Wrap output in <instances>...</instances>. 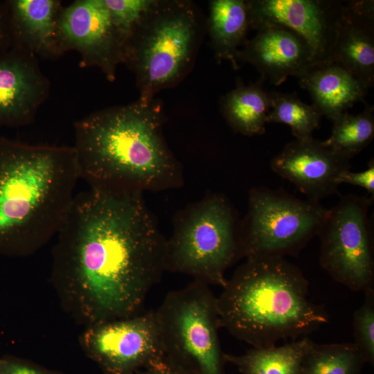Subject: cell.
<instances>
[{
  "label": "cell",
  "instance_id": "cell-1",
  "mask_svg": "<svg viewBox=\"0 0 374 374\" xmlns=\"http://www.w3.org/2000/svg\"><path fill=\"white\" fill-rule=\"evenodd\" d=\"M143 193L89 187L55 235L53 280L87 327L138 314L166 271V240Z\"/></svg>",
  "mask_w": 374,
  "mask_h": 374
},
{
  "label": "cell",
  "instance_id": "cell-2",
  "mask_svg": "<svg viewBox=\"0 0 374 374\" xmlns=\"http://www.w3.org/2000/svg\"><path fill=\"white\" fill-rule=\"evenodd\" d=\"M157 99H137L93 112L74 123L80 179L89 188L145 192L181 186L180 163L163 134Z\"/></svg>",
  "mask_w": 374,
  "mask_h": 374
},
{
  "label": "cell",
  "instance_id": "cell-3",
  "mask_svg": "<svg viewBox=\"0 0 374 374\" xmlns=\"http://www.w3.org/2000/svg\"><path fill=\"white\" fill-rule=\"evenodd\" d=\"M80 179L73 146L0 137V253L24 256L55 236Z\"/></svg>",
  "mask_w": 374,
  "mask_h": 374
},
{
  "label": "cell",
  "instance_id": "cell-4",
  "mask_svg": "<svg viewBox=\"0 0 374 374\" xmlns=\"http://www.w3.org/2000/svg\"><path fill=\"white\" fill-rule=\"evenodd\" d=\"M308 294L305 276L285 258L246 259L217 297L220 326L252 348L307 337L328 321Z\"/></svg>",
  "mask_w": 374,
  "mask_h": 374
},
{
  "label": "cell",
  "instance_id": "cell-5",
  "mask_svg": "<svg viewBox=\"0 0 374 374\" xmlns=\"http://www.w3.org/2000/svg\"><path fill=\"white\" fill-rule=\"evenodd\" d=\"M206 19L186 0H155L128 37L125 64L134 74L139 99L148 102L179 84L192 70Z\"/></svg>",
  "mask_w": 374,
  "mask_h": 374
},
{
  "label": "cell",
  "instance_id": "cell-6",
  "mask_svg": "<svg viewBox=\"0 0 374 374\" xmlns=\"http://www.w3.org/2000/svg\"><path fill=\"white\" fill-rule=\"evenodd\" d=\"M237 215L222 195L213 193L181 211L166 243V270L208 285H225L226 271L242 258Z\"/></svg>",
  "mask_w": 374,
  "mask_h": 374
},
{
  "label": "cell",
  "instance_id": "cell-7",
  "mask_svg": "<svg viewBox=\"0 0 374 374\" xmlns=\"http://www.w3.org/2000/svg\"><path fill=\"white\" fill-rule=\"evenodd\" d=\"M166 357L188 374H226L217 297L193 280L169 292L155 310Z\"/></svg>",
  "mask_w": 374,
  "mask_h": 374
},
{
  "label": "cell",
  "instance_id": "cell-8",
  "mask_svg": "<svg viewBox=\"0 0 374 374\" xmlns=\"http://www.w3.org/2000/svg\"><path fill=\"white\" fill-rule=\"evenodd\" d=\"M328 212L320 202L283 189L252 188L247 213L238 225L242 257L285 258L298 254L318 235Z\"/></svg>",
  "mask_w": 374,
  "mask_h": 374
},
{
  "label": "cell",
  "instance_id": "cell-9",
  "mask_svg": "<svg viewBox=\"0 0 374 374\" xmlns=\"http://www.w3.org/2000/svg\"><path fill=\"white\" fill-rule=\"evenodd\" d=\"M373 197L346 195L328 212L319 232L321 266L353 291L373 289V237L368 210Z\"/></svg>",
  "mask_w": 374,
  "mask_h": 374
},
{
  "label": "cell",
  "instance_id": "cell-10",
  "mask_svg": "<svg viewBox=\"0 0 374 374\" xmlns=\"http://www.w3.org/2000/svg\"><path fill=\"white\" fill-rule=\"evenodd\" d=\"M80 342L105 374H132L166 357L155 310L88 326Z\"/></svg>",
  "mask_w": 374,
  "mask_h": 374
},
{
  "label": "cell",
  "instance_id": "cell-11",
  "mask_svg": "<svg viewBox=\"0 0 374 374\" xmlns=\"http://www.w3.org/2000/svg\"><path fill=\"white\" fill-rule=\"evenodd\" d=\"M57 38L62 54L75 51L80 66L97 67L109 81L115 80L127 39L114 22L105 0H75L62 7Z\"/></svg>",
  "mask_w": 374,
  "mask_h": 374
},
{
  "label": "cell",
  "instance_id": "cell-12",
  "mask_svg": "<svg viewBox=\"0 0 374 374\" xmlns=\"http://www.w3.org/2000/svg\"><path fill=\"white\" fill-rule=\"evenodd\" d=\"M344 1L247 0L249 26L273 24L285 26L303 37L317 63L328 62L335 42Z\"/></svg>",
  "mask_w": 374,
  "mask_h": 374
},
{
  "label": "cell",
  "instance_id": "cell-13",
  "mask_svg": "<svg viewBox=\"0 0 374 374\" xmlns=\"http://www.w3.org/2000/svg\"><path fill=\"white\" fill-rule=\"evenodd\" d=\"M270 166L275 173L294 184L308 199L317 202L338 193L339 177L350 168V159L313 137L287 143L272 159Z\"/></svg>",
  "mask_w": 374,
  "mask_h": 374
},
{
  "label": "cell",
  "instance_id": "cell-14",
  "mask_svg": "<svg viewBox=\"0 0 374 374\" xmlns=\"http://www.w3.org/2000/svg\"><path fill=\"white\" fill-rule=\"evenodd\" d=\"M50 87L36 56L13 46L0 53V127L31 124Z\"/></svg>",
  "mask_w": 374,
  "mask_h": 374
},
{
  "label": "cell",
  "instance_id": "cell-15",
  "mask_svg": "<svg viewBox=\"0 0 374 374\" xmlns=\"http://www.w3.org/2000/svg\"><path fill=\"white\" fill-rule=\"evenodd\" d=\"M256 35L247 40L236 55V61L254 66L261 78L279 85L290 76L298 77L317 64L306 41L283 26L266 24L258 26Z\"/></svg>",
  "mask_w": 374,
  "mask_h": 374
},
{
  "label": "cell",
  "instance_id": "cell-16",
  "mask_svg": "<svg viewBox=\"0 0 374 374\" xmlns=\"http://www.w3.org/2000/svg\"><path fill=\"white\" fill-rule=\"evenodd\" d=\"M329 61L368 88L374 83V1H347Z\"/></svg>",
  "mask_w": 374,
  "mask_h": 374
},
{
  "label": "cell",
  "instance_id": "cell-17",
  "mask_svg": "<svg viewBox=\"0 0 374 374\" xmlns=\"http://www.w3.org/2000/svg\"><path fill=\"white\" fill-rule=\"evenodd\" d=\"M12 46L48 59L62 55L57 19L62 8L57 0H7Z\"/></svg>",
  "mask_w": 374,
  "mask_h": 374
},
{
  "label": "cell",
  "instance_id": "cell-18",
  "mask_svg": "<svg viewBox=\"0 0 374 374\" xmlns=\"http://www.w3.org/2000/svg\"><path fill=\"white\" fill-rule=\"evenodd\" d=\"M297 78L301 87L310 94L315 108L332 121L356 103L364 101L368 89L331 61L314 64Z\"/></svg>",
  "mask_w": 374,
  "mask_h": 374
},
{
  "label": "cell",
  "instance_id": "cell-19",
  "mask_svg": "<svg viewBox=\"0 0 374 374\" xmlns=\"http://www.w3.org/2000/svg\"><path fill=\"white\" fill-rule=\"evenodd\" d=\"M249 26L245 0H212L209 3L206 31L217 63L228 60L239 68L236 55L244 45Z\"/></svg>",
  "mask_w": 374,
  "mask_h": 374
},
{
  "label": "cell",
  "instance_id": "cell-20",
  "mask_svg": "<svg viewBox=\"0 0 374 374\" xmlns=\"http://www.w3.org/2000/svg\"><path fill=\"white\" fill-rule=\"evenodd\" d=\"M265 80L245 85L239 82L222 97V113L229 126L237 133L252 136L265 132L267 116L271 109L269 92L262 87Z\"/></svg>",
  "mask_w": 374,
  "mask_h": 374
},
{
  "label": "cell",
  "instance_id": "cell-21",
  "mask_svg": "<svg viewBox=\"0 0 374 374\" xmlns=\"http://www.w3.org/2000/svg\"><path fill=\"white\" fill-rule=\"evenodd\" d=\"M312 342L304 337L281 346L251 348L242 355L224 354V358L242 374H300Z\"/></svg>",
  "mask_w": 374,
  "mask_h": 374
},
{
  "label": "cell",
  "instance_id": "cell-22",
  "mask_svg": "<svg viewBox=\"0 0 374 374\" xmlns=\"http://www.w3.org/2000/svg\"><path fill=\"white\" fill-rule=\"evenodd\" d=\"M366 363L355 343L319 344L312 341L300 374H362Z\"/></svg>",
  "mask_w": 374,
  "mask_h": 374
},
{
  "label": "cell",
  "instance_id": "cell-23",
  "mask_svg": "<svg viewBox=\"0 0 374 374\" xmlns=\"http://www.w3.org/2000/svg\"><path fill=\"white\" fill-rule=\"evenodd\" d=\"M373 107L366 105L357 115L345 112L334 118L330 136L323 144L350 159L366 148L374 137Z\"/></svg>",
  "mask_w": 374,
  "mask_h": 374
},
{
  "label": "cell",
  "instance_id": "cell-24",
  "mask_svg": "<svg viewBox=\"0 0 374 374\" xmlns=\"http://www.w3.org/2000/svg\"><path fill=\"white\" fill-rule=\"evenodd\" d=\"M269 93L271 109L267 123H281L289 125L292 134L298 140L312 138L322 116L315 107L303 103L296 93L276 91Z\"/></svg>",
  "mask_w": 374,
  "mask_h": 374
},
{
  "label": "cell",
  "instance_id": "cell-25",
  "mask_svg": "<svg viewBox=\"0 0 374 374\" xmlns=\"http://www.w3.org/2000/svg\"><path fill=\"white\" fill-rule=\"evenodd\" d=\"M355 344L361 350L366 363H374V289L365 292L363 304L353 317Z\"/></svg>",
  "mask_w": 374,
  "mask_h": 374
},
{
  "label": "cell",
  "instance_id": "cell-26",
  "mask_svg": "<svg viewBox=\"0 0 374 374\" xmlns=\"http://www.w3.org/2000/svg\"><path fill=\"white\" fill-rule=\"evenodd\" d=\"M155 0H105L112 18L128 39Z\"/></svg>",
  "mask_w": 374,
  "mask_h": 374
},
{
  "label": "cell",
  "instance_id": "cell-27",
  "mask_svg": "<svg viewBox=\"0 0 374 374\" xmlns=\"http://www.w3.org/2000/svg\"><path fill=\"white\" fill-rule=\"evenodd\" d=\"M0 374H64L48 370L15 357L0 358Z\"/></svg>",
  "mask_w": 374,
  "mask_h": 374
},
{
  "label": "cell",
  "instance_id": "cell-28",
  "mask_svg": "<svg viewBox=\"0 0 374 374\" xmlns=\"http://www.w3.org/2000/svg\"><path fill=\"white\" fill-rule=\"evenodd\" d=\"M339 183H347L358 186L366 189L374 197V161L371 159L368 168L359 172H351L350 170L343 172L339 177Z\"/></svg>",
  "mask_w": 374,
  "mask_h": 374
},
{
  "label": "cell",
  "instance_id": "cell-29",
  "mask_svg": "<svg viewBox=\"0 0 374 374\" xmlns=\"http://www.w3.org/2000/svg\"><path fill=\"white\" fill-rule=\"evenodd\" d=\"M12 46L9 16L6 1H0V53Z\"/></svg>",
  "mask_w": 374,
  "mask_h": 374
},
{
  "label": "cell",
  "instance_id": "cell-30",
  "mask_svg": "<svg viewBox=\"0 0 374 374\" xmlns=\"http://www.w3.org/2000/svg\"><path fill=\"white\" fill-rule=\"evenodd\" d=\"M132 374H188L166 357L161 362Z\"/></svg>",
  "mask_w": 374,
  "mask_h": 374
}]
</instances>
